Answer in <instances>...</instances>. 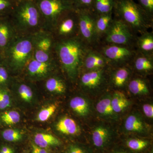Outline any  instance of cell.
<instances>
[{
    "mask_svg": "<svg viewBox=\"0 0 153 153\" xmlns=\"http://www.w3.org/2000/svg\"><path fill=\"white\" fill-rule=\"evenodd\" d=\"M88 47L78 37L56 41L55 59L59 68L68 80L75 82L82 71Z\"/></svg>",
    "mask_w": 153,
    "mask_h": 153,
    "instance_id": "1",
    "label": "cell"
},
{
    "mask_svg": "<svg viewBox=\"0 0 153 153\" xmlns=\"http://www.w3.org/2000/svg\"><path fill=\"white\" fill-rule=\"evenodd\" d=\"M113 13L137 36L153 28V19L134 0H115Z\"/></svg>",
    "mask_w": 153,
    "mask_h": 153,
    "instance_id": "2",
    "label": "cell"
},
{
    "mask_svg": "<svg viewBox=\"0 0 153 153\" xmlns=\"http://www.w3.org/2000/svg\"><path fill=\"white\" fill-rule=\"evenodd\" d=\"M10 16L19 36H32L44 30L41 14L33 0L17 3Z\"/></svg>",
    "mask_w": 153,
    "mask_h": 153,
    "instance_id": "3",
    "label": "cell"
},
{
    "mask_svg": "<svg viewBox=\"0 0 153 153\" xmlns=\"http://www.w3.org/2000/svg\"><path fill=\"white\" fill-rule=\"evenodd\" d=\"M32 36H18L6 50L3 60L13 72L23 71L33 58Z\"/></svg>",
    "mask_w": 153,
    "mask_h": 153,
    "instance_id": "4",
    "label": "cell"
},
{
    "mask_svg": "<svg viewBox=\"0 0 153 153\" xmlns=\"http://www.w3.org/2000/svg\"><path fill=\"white\" fill-rule=\"evenodd\" d=\"M42 17L44 30L51 32L57 20L68 11L76 10L72 0H33Z\"/></svg>",
    "mask_w": 153,
    "mask_h": 153,
    "instance_id": "5",
    "label": "cell"
},
{
    "mask_svg": "<svg viewBox=\"0 0 153 153\" xmlns=\"http://www.w3.org/2000/svg\"><path fill=\"white\" fill-rule=\"evenodd\" d=\"M95 49L106 58L110 66L129 65L137 52L133 46L102 43Z\"/></svg>",
    "mask_w": 153,
    "mask_h": 153,
    "instance_id": "6",
    "label": "cell"
},
{
    "mask_svg": "<svg viewBox=\"0 0 153 153\" xmlns=\"http://www.w3.org/2000/svg\"><path fill=\"white\" fill-rule=\"evenodd\" d=\"M33 58L42 62L55 60L56 40L51 32L42 30L32 36Z\"/></svg>",
    "mask_w": 153,
    "mask_h": 153,
    "instance_id": "7",
    "label": "cell"
},
{
    "mask_svg": "<svg viewBox=\"0 0 153 153\" xmlns=\"http://www.w3.org/2000/svg\"><path fill=\"white\" fill-rule=\"evenodd\" d=\"M137 36L123 22L114 16L111 25L100 43L136 47Z\"/></svg>",
    "mask_w": 153,
    "mask_h": 153,
    "instance_id": "8",
    "label": "cell"
},
{
    "mask_svg": "<svg viewBox=\"0 0 153 153\" xmlns=\"http://www.w3.org/2000/svg\"><path fill=\"white\" fill-rule=\"evenodd\" d=\"M78 36L88 47L95 49L100 44L95 28L96 15L92 11H77Z\"/></svg>",
    "mask_w": 153,
    "mask_h": 153,
    "instance_id": "9",
    "label": "cell"
},
{
    "mask_svg": "<svg viewBox=\"0 0 153 153\" xmlns=\"http://www.w3.org/2000/svg\"><path fill=\"white\" fill-rule=\"evenodd\" d=\"M78 13L76 10L66 12L59 18L51 32L56 41L78 36Z\"/></svg>",
    "mask_w": 153,
    "mask_h": 153,
    "instance_id": "10",
    "label": "cell"
},
{
    "mask_svg": "<svg viewBox=\"0 0 153 153\" xmlns=\"http://www.w3.org/2000/svg\"><path fill=\"white\" fill-rule=\"evenodd\" d=\"M59 68L56 60L49 62H42L31 58L23 71L30 79H45L52 74L55 69Z\"/></svg>",
    "mask_w": 153,
    "mask_h": 153,
    "instance_id": "11",
    "label": "cell"
},
{
    "mask_svg": "<svg viewBox=\"0 0 153 153\" xmlns=\"http://www.w3.org/2000/svg\"><path fill=\"white\" fill-rule=\"evenodd\" d=\"M108 68L82 71L77 78L79 85L87 90L99 89L108 82Z\"/></svg>",
    "mask_w": 153,
    "mask_h": 153,
    "instance_id": "12",
    "label": "cell"
},
{
    "mask_svg": "<svg viewBox=\"0 0 153 153\" xmlns=\"http://www.w3.org/2000/svg\"><path fill=\"white\" fill-rule=\"evenodd\" d=\"M19 36L10 16L0 17V58L3 59L9 45Z\"/></svg>",
    "mask_w": 153,
    "mask_h": 153,
    "instance_id": "13",
    "label": "cell"
},
{
    "mask_svg": "<svg viewBox=\"0 0 153 153\" xmlns=\"http://www.w3.org/2000/svg\"><path fill=\"white\" fill-rule=\"evenodd\" d=\"M132 72L130 65L110 66L108 68V82L115 87H124L130 79Z\"/></svg>",
    "mask_w": 153,
    "mask_h": 153,
    "instance_id": "14",
    "label": "cell"
},
{
    "mask_svg": "<svg viewBox=\"0 0 153 153\" xmlns=\"http://www.w3.org/2000/svg\"><path fill=\"white\" fill-rule=\"evenodd\" d=\"M109 66L108 61L100 52L90 48L84 57L81 72L103 69Z\"/></svg>",
    "mask_w": 153,
    "mask_h": 153,
    "instance_id": "15",
    "label": "cell"
},
{
    "mask_svg": "<svg viewBox=\"0 0 153 153\" xmlns=\"http://www.w3.org/2000/svg\"><path fill=\"white\" fill-rule=\"evenodd\" d=\"M129 65L131 69L137 73L149 74L153 69V55H146L137 51Z\"/></svg>",
    "mask_w": 153,
    "mask_h": 153,
    "instance_id": "16",
    "label": "cell"
},
{
    "mask_svg": "<svg viewBox=\"0 0 153 153\" xmlns=\"http://www.w3.org/2000/svg\"><path fill=\"white\" fill-rule=\"evenodd\" d=\"M138 52L153 55V32L148 31L137 37L135 44Z\"/></svg>",
    "mask_w": 153,
    "mask_h": 153,
    "instance_id": "17",
    "label": "cell"
},
{
    "mask_svg": "<svg viewBox=\"0 0 153 153\" xmlns=\"http://www.w3.org/2000/svg\"><path fill=\"white\" fill-rule=\"evenodd\" d=\"M113 19V12L109 13L96 15V31L100 41V43L102 39L104 37L107 31L109 29Z\"/></svg>",
    "mask_w": 153,
    "mask_h": 153,
    "instance_id": "18",
    "label": "cell"
},
{
    "mask_svg": "<svg viewBox=\"0 0 153 153\" xmlns=\"http://www.w3.org/2000/svg\"><path fill=\"white\" fill-rule=\"evenodd\" d=\"M56 128L61 133L69 135L77 134L79 132V126L75 121L68 117L60 119L56 124Z\"/></svg>",
    "mask_w": 153,
    "mask_h": 153,
    "instance_id": "19",
    "label": "cell"
},
{
    "mask_svg": "<svg viewBox=\"0 0 153 153\" xmlns=\"http://www.w3.org/2000/svg\"><path fill=\"white\" fill-rule=\"evenodd\" d=\"M46 89L51 93L62 94L66 92L67 85L65 80L59 76L50 75L44 83Z\"/></svg>",
    "mask_w": 153,
    "mask_h": 153,
    "instance_id": "20",
    "label": "cell"
},
{
    "mask_svg": "<svg viewBox=\"0 0 153 153\" xmlns=\"http://www.w3.org/2000/svg\"><path fill=\"white\" fill-rule=\"evenodd\" d=\"M127 86L131 93L135 95H145L149 92L147 82L141 76L131 78Z\"/></svg>",
    "mask_w": 153,
    "mask_h": 153,
    "instance_id": "21",
    "label": "cell"
},
{
    "mask_svg": "<svg viewBox=\"0 0 153 153\" xmlns=\"http://www.w3.org/2000/svg\"><path fill=\"white\" fill-rule=\"evenodd\" d=\"M110 137L109 129L103 126L96 127L92 132V140L94 146L98 148L104 147L109 140Z\"/></svg>",
    "mask_w": 153,
    "mask_h": 153,
    "instance_id": "22",
    "label": "cell"
},
{
    "mask_svg": "<svg viewBox=\"0 0 153 153\" xmlns=\"http://www.w3.org/2000/svg\"><path fill=\"white\" fill-rule=\"evenodd\" d=\"M34 140L35 145L43 149L52 146H59L61 144L59 140L51 134H36Z\"/></svg>",
    "mask_w": 153,
    "mask_h": 153,
    "instance_id": "23",
    "label": "cell"
},
{
    "mask_svg": "<svg viewBox=\"0 0 153 153\" xmlns=\"http://www.w3.org/2000/svg\"><path fill=\"white\" fill-rule=\"evenodd\" d=\"M70 106L73 111L81 116H86L90 112V106L87 100L83 97H76L71 100Z\"/></svg>",
    "mask_w": 153,
    "mask_h": 153,
    "instance_id": "24",
    "label": "cell"
},
{
    "mask_svg": "<svg viewBox=\"0 0 153 153\" xmlns=\"http://www.w3.org/2000/svg\"><path fill=\"white\" fill-rule=\"evenodd\" d=\"M113 95L111 104L115 113L122 112L129 105L130 102L123 92L116 91Z\"/></svg>",
    "mask_w": 153,
    "mask_h": 153,
    "instance_id": "25",
    "label": "cell"
},
{
    "mask_svg": "<svg viewBox=\"0 0 153 153\" xmlns=\"http://www.w3.org/2000/svg\"><path fill=\"white\" fill-rule=\"evenodd\" d=\"M125 128L128 131L142 133L145 131V124L141 118L135 114L130 115L127 118Z\"/></svg>",
    "mask_w": 153,
    "mask_h": 153,
    "instance_id": "26",
    "label": "cell"
},
{
    "mask_svg": "<svg viewBox=\"0 0 153 153\" xmlns=\"http://www.w3.org/2000/svg\"><path fill=\"white\" fill-rule=\"evenodd\" d=\"M115 0H94L92 12L95 15H103L113 12Z\"/></svg>",
    "mask_w": 153,
    "mask_h": 153,
    "instance_id": "27",
    "label": "cell"
},
{
    "mask_svg": "<svg viewBox=\"0 0 153 153\" xmlns=\"http://www.w3.org/2000/svg\"><path fill=\"white\" fill-rule=\"evenodd\" d=\"M97 112L101 115L106 117H113L115 113L111 104V98L105 97L98 102L96 105Z\"/></svg>",
    "mask_w": 153,
    "mask_h": 153,
    "instance_id": "28",
    "label": "cell"
},
{
    "mask_svg": "<svg viewBox=\"0 0 153 153\" xmlns=\"http://www.w3.org/2000/svg\"><path fill=\"white\" fill-rule=\"evenodd\" d=\"M18 93L21 98L26 102H30L33 97L32 88L29 84L24 82L19 83L17 86Z\"/></svg>",
    "mask_w": 153,
    "mask_h": 153,
    "instance_id": "29",
    "label": "cell"
},
{
    "mask_svg": "<svg viewBox=\"0 0 153 153\" xmlns=\"http://www.w3.org/2000/svg\"><path fill=\"white\" fill-rule=\"evenodd\" d=\"M16 3L14 0H0V17L10 16Z\"/></svg>",
    "mask_w": 153,
    "mask_h": 153,
    "instance_id": "30",
    "label": "cell"
},
{
    "mask_svg": "<svg viewBox=\"0 0 153 153\" xmlns=\"http://www.w3.org/2000/svg\"><path fill=\"white\" fill-rule=\"evenodd\" d=\"M57 109V105L55 104L49 105L39 111L36 120L39 122H45L48 120L54 114Z\"/></svg>",
    "mask_w": 153,
    "mask_h": 153,
    "instance_id": "31",
    "label": "cell"
},
{
    "mask_svg": "<svg viewBox=\"0 0 153 153\" xmlns=\"http://www.w3.org/2000/svg\"><path fill=\"white\" fill-rule=\"evenodd\" d=\"M2 120L4 123L8 125H13L19 122L20 115L16 111H6L1 116Z\"/></svg>",
    "mask_w": 153,
    "mask_h": 153,
    "instance_id": "32",
    "label": "cell"
},
{
    "mask_svg": "<svg viewBox=\"0 0 153 153\" xmlns=\"http://www.w3.org/2000/svg\"><path fill=\"white\" fill-rule=\"evenodd\" d=\"M4 139L9 142H17L22 139V133L19 131L13 129H7L2 133Z\"/></svg>",
    "mask_w": 153,
    "mask_h": 153,
    "instance_id": "33",
    "label": "cell"
},
{
    "mask_svg": "<svg viewBox=\"0 0 153 153\" xmlns=\"http://www.w3.org/2000/svg\"><path fill=\"white\" fill-rule=\"evenodd\" d=\"M76 10L92 11L94 0H72Z\"/></svg>",
    "mask_w": 153,
    "mask_h": 153,
    "instance_id": "34",
    "label": "cell"
},
{
    "mask_svg": "<svg viewBox=\"0 0 153 153\" xmlns=\"http://www.w3.org/2000/svg\"><path fill=\"white\" fill-rule=\"evenodd\" d=\"M148 141L138 139H131L126 142V145L129 149L133 150H141L146 147L148 145Z\"/></svg>",
    "mask_w": 153,
    "mask_h": 153,
    "instance_id": "35",
    "label": "cell"
},
{
    "mask_svg": "<svg viewBox=\"0 0 153 153\" xmlns=\"http://www.w3.org/2000/svg\"><path fill=\"white\" fill-rule=\"evenodd\" d=\"M8 68L3 60L0 61V85H5L10 80Z\"/></svg>",
    "mask_w": 153,
    "mask_h": 153,
    "instance_id": "36",
    "label": "cell"
},
{
    "mask_svg": "<svg viewBox=\"0 0 153 153\" xmlns=\"http://www.w3.org/2000/svg\"><path fill=\"white\" fill-rule=\"evenodd\" d=\"M137 4L153 20V0H137Z\"/></svg>",
    "mask_w": 153,
    "mask_h": 153,
    "instance_id": "37",
    "label": "cell"
},
{
    "mask_svg": "<svg viewBox=\"0 0 153 153\" xmlns=\"http://www.w3.org/2000/svg\"><path fill=\"white\" fill-rule=\"evenodd\" d=\"M10 105V100L8 94L4 91L0 90V109H5Z\"/></svg>",
    "mask_w": 153,
    "mask_h": 153,
    "instance_id": "38",
    "label": "cell"
},
{
    "mask_svg": "<svg viewBox=\"0 0 153 153\" xmlns=\"http://www.w3.org/2000/svg\"><path fill=\"white\" fill-rule=\"evenodd\" d=\"M143 111L147 117L150 118L153 117V106L152 105L146 104L143 105Z\"/></svg>",
    "mask_w": 153,
    "mask_h": 153,
    "instance_id": "39",
    "label": "cell"
},
{
    "mask_svg": "<svg viewBox=\"0 0 153 153\" xmlns=\"http://www.w3.org/2000/svg\"><path fill=\"white\" fill-rule=\"evenodd\" d=\"M69 153H85L81 148L76 146H71L68 149Z\"/></svg>",
    "mask_w": 153,
    "mask_h": 153,
    "instance_id": "40",
    "label": "cell"
},
{
    "mask_svg": "<svg viewBox=\"0 0 153 153\" xmlns=\"http://www.w3.org/2000/svg\"><path fill=\"white\" fill-rule=\"evenodd\" d=\"M33 149L37 153H48L47 151L43 148L39 147L35 144H33Z\"/></svg>",
    "mask_w": 153,
    "mask_h": 153,
    "instance_id": "41",
    "label": "cell"
},
{
    "mask_svg": "<svg viewBox=\"0 0 153 153\" xmlns=\"http://www.w3.org/2000/svg\"><path fill=\"white\" fill-rule=\"evenodd\" d=\"M0 153H14V152L11 148L7 146H4L1 149Z\"/></svg>",
    "mask_w": 153,
    "mask_h": 153,
    "instance_id": "42",
    "label": "cell"
},
{
    "mask_svg": "<svg viewBox=\"0 0 153 153\" xmlns=\"http://www.w3.org/2000/svg\"><path fill=\"white\" fill-rule=\"evenodd\" d=\"M115 153H127L126 152H123V151H120V152H116Z\"/></svg>",
    "mask_w": 153,
    "mask_h": 153,
    "instance_id": "43",
    "label": "cell"
},
{
    "mask_svg": "<svg viewBox=\"0 0 153 153\" xmlns=\"http://www.w3.org/2000/svg\"><path fill=\"white\" fill-rule=\"evenodd\" d=\"M16 3L19 2L21 1H23V0H14Z\"/></svg>",
    "mask_w": 153,
    "mask_h": 153,
    "instance_id": "44",
    "label": "cell"
},
{
    "mask_svg": "<svg viewBox=\"0 0 153 153\" xmlns=\"http://www.w3.org/2000/svg\"><path fill=\"white\" fill-rule=\"evenodd\" d=\"M33 153H36V152H35V151L33 150Z\"/></svg>",
    "mask_w": 153,
    "mask_h": 153,
    "instance_id": "45",
    "label": "cell"
},
{
    "mask_svg": "<svg viewBox=\"0 0 153 153\" xmlns=\"http://www.w3.org/2000/svg\"><path fill=\"white\" fill-rule=\"evenodd\" d=\"M1 60H2V59H1V58H0V61H1Z\"/></svg>",
    "mask_w": 153,
    "mask_h": 153,
    "instance_id": "46",
    "label": "cell"
}]
</instances>
